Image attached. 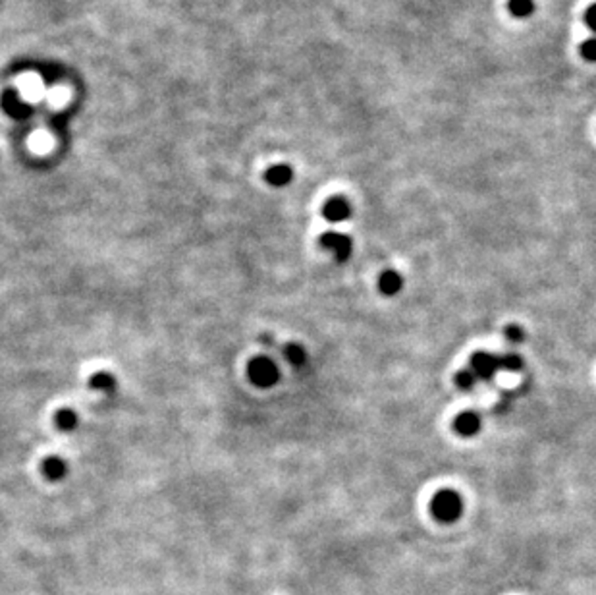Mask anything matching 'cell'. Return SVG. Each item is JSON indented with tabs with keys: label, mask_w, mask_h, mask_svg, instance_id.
<instances>
[{
	"label": "cell",
	"mask_w": 596,
	"mask_h": 595,
	"mask_svg": "<svg viewBox=\"0 0 596 595\" xmlns=\"http://www.w3.org/2000/svg\"><path fill=\"white\" fill-rule=\"evenodd\" d=\"M432 516L442 524H454L463 514V499L452 489H444L434 495L431 505Z\"/></svg>",
	"instance_id": "1"
},
{
	"label": "cell",
	"mask_w": 596,
	"mask_h": 595,
	"mask_svg": "<svg viewBox=\"0 0 596 595\" xmlns=\"http://www.w3.org/2000/svg\"><path fill=\"white\" fill-rule=\"evenodd\" d=\"M247 375L255 387L259 389H270L278 383V377H280V371H278V365L267 356H259L253 357L251 364L247 367Z\"/></svg>",
	"instance_id": "2"
},
{
	"label": "cell",
	"mask_w": 596,
	"mask_h": 595,
	"mask_svg": "<svg viewBox=\"0 0 596 595\" xmlns=\"http://www.w3.org/2000/svg\"><path fill=\"white\" fill-rule=\"evenodd\" d=\"M321 246L324 249H328L330 254L334 255V259L340 263L347 261L352 257L353 242L349 236L340 234V232H324L321 236Z\"/></svg>",
	"instance_id": "3"
},
{
	"label": "cell",
	"mask_w": 596,
	"mask_h": 595,
	"mask_svg": "<svg viewBox=\"0 0 596 595\" xmlns=\"http://www.w3.org/2000/svg\"><path fill=\"white\" fill-rule=\"evenodd\" d=\"M471 371L475 374L477 379H483V381H490L498 369H500V356H494V354H487V352H479L475 356L471 357Z\"/></svg>",
	"instance_id": "4"
},
{
	"label": "cell",
	"mask_w": 596,
	"mask_h": 595,
	"mask_svg": "<svg viewBox=\"0 0 596 595\" xmlns=\"http://www.w3.org/2000/svg\"><path fill=\"white\" fill-rule=\"evenodd\" d=\"M322 214L330 222H344L352 217L353 209L345 198H330L322 207Z\"/></svg>",
	"instance_id": "5"
},
{
	"label": "cell",
	"mask_w": 596,
	"mask_h": 595,
	"mask_svg": "<svg viewBox=\"0 0 596 595\" xmlns=\"http://www.w3.org/2000/svg\"><path fill=\"white\" fill-rule=\"evenodd\" d=\"M483 428V420L477 412H463L454 421V429L457 435L475 437Z\"/></svg>",
	"instance_id": "6"
},
{
	"label": "cell",
	"mask_w": 596,
	"mask_h": 595,
	"mask_svg": "<svg viewBox=\"0 0 596 595\" xmlns=\"http://www.w3.org/2000/svg\"><path fill=\"white\" fill-rule=\"evenodd\" d=\"M401 288H403V278L396 271H386L378 278V290L384 296H396L398 292H401Z\"/></svg>",
	"instance_id": "7"
},
{
	"label": "cell",
	"mask_w": 596,
	"mask_h": 595,
	"mask_svg": "<svg viewBox=\"0 0 596 595\" xmlns=\"http://www.w3.org/2000/svg\"><path fill=\"white\" fill-rule=\"evenodd\" d=\"M41 470H43V474L48 479L56 481V479H62L68 474V464L62 458H58V456H48L47 460L41 464Z\"/></svg>",
	"instance_id": "8"
},
{
	"label": "cell",
	"mask_w": 596,
	"mask_h": 595,
	"mask_svg": "<svg viewBox=\"0 0 596 595\" xmlns=\"http://www.w3.org/2000/svg\"><path fill=\"white\" fill-rule=\"evenodd\" d=\"M267 180L270 186L284 188V186H288L293 180V170L288 165H276V167L268 168Z\"/></svg>",
	"instance_id": "9"
},
{
	"label": "cell",
	"mask_w": 596,
	"mask_h": 595,
	"mask_svg": "<svg viewBox=\"0 0 596 595\" xmlns=\"http://www.w3.org/2000/svg\"><path fill=\"white\" fill-rule=\"evenodd\" d=\"M56 428H60L62 431H71V429L78 428V413L74 410H68V408H62L58 410L55 416Z\"/></svg>",
	"instance_id": "10"
},
{
	"label": "cell",
	"mask_w": 596,
	"mask_h": 595,
	"mask_svg": "<svg viewBox=\"0 0 596 595\" xmlns=\"http://www.w3.org/2000/svg\"><path fill=\"white\" fill-rule=\"evenodd\" d=\"M508 8L515 18H529L534 14V0H510Z\"/></svg>",
	"instance_id": "11"
},
{
	"label": "cell",
	"mask_w": 596,
	"mask_h": 595,
	"mask_svg": "<svg viewBox=\"0 0 596 595\" xmlns=\"http://www.w3.org/2000/svg\"><path fill=\"white\" fill-rule=\"evenodd\" d=\"M91 387L97 390H102V392H112V390L116 389V379H114V375L101 371V374H95L91 377Z\"/></svg>",
	"instance_id": "12"
},
{
	"label": "cell",
	"mask_w": 596,
	"mask_h": 595,
	"mask_svg": "<svg viewBox=\"0 0 596 595\" xmlns=\"http://www.w3.org/2000/svg\"><path fill=\"white\" fill-rule=\"evenodd\" d=\"M284 356H286V360H288L291 365H296V367L305 365L307 362V352L301 348L299 344H288L286 350H284Z\"/></svg>",
	"instance_id": "13"
},
{
	"label": "cell",
	"mask_w": 596,
	"mask_h": 595,
	"mask_svg": "<svg viewBox=\"0 0 596 595\" xmlns=\"http://www.w3.org/2000/svg\"><path fill=\"white\" fill-rule=\"evenodd\" d=\"M477 383H479V379L475 377L471 369H465V371H459L455 375V385L463 390H473L477 387Z\"/></svg>",
	"instance_id": "14"
},
{
	"label": "cell",
	"mask_w": 596,
	"mask_h": 595,
	"mask_svg": "<svg viewBox=\"0 0 596 595\" xmlns=\"http://www.w3.org/2000/svg\"><path fill=\"white\" fill-rule=\"evenodd\" d=\"M500 369H508V371H519V369H523V357L518 356V354L500 356Z\"/></svg>",
	"instance_id": "15"
},
{
	"label": "cell",
	"mask_w": 596,
	"mask_h": 595,
	"mask_svg": "<svg viewBox=\"0 0 596 595\" xmlns=\"http://www.w3.org/2000/svg\"><path fill=\"white\" fill-rule=\"evenodd\" d=\"M581 56L588 60V62H596V37H590V39L583 41L579 47Z\"/></svg>",
	"instance_id": "16"
},
{
	"label": "cell",
	"mask_w": 596,
	"mask_h": 595,
	"mask_svg": "<svg viewBox=\"0 0 596 595\" xmlns=\"http://www.w3.org/2000/svg\"><path fill=\"white\" fill-rule=\"evenodd\" d=\"M506 336H508V341L513 342V344H521V342L525 341V333H523V329L518 325L508 327V329H506Z\"/></svg>",
	"instance_id": "17"
},
{
	"label": "cell",
	"mask_w": 596,
	"mask_h": 595,
	"mask_svg": "<svg viewBox=\"0 0 596 595\" xmlns=\"http://www.w3.org/2000/svg\"><path fill=\"white\" fill-rule=\"evenodd\" d=\"M585 24H587L588 29L596 35V4L588 6L587 12H585Z\"/></svg>",
	"instance_id": "18"
}]
</instances>
